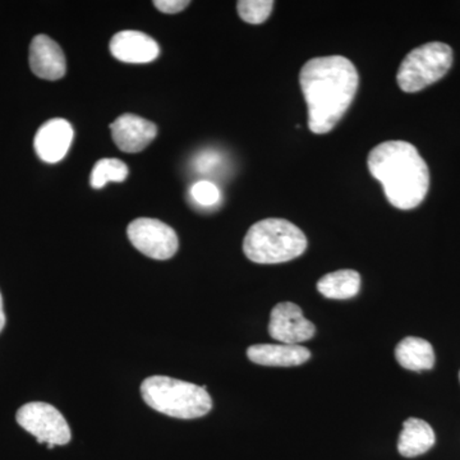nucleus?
<instances>
[{"instance_id": "obj_1", "label": "nucleus", "mask_w": 460, "mask_h": 460, "mask_svg": "<svg viewBox=\"0 0 460 460\" xmlns=\"http://www.w3.org/2000/svg\"><path fill=\"white\" fill-rule=\"evenodd\" d=\"M299 84L308 108V127L317 135H325L352 104L359 77L348 58L319 57L302 66Z\"/></svg>"}, {"instance_id": "obj_2", "label": "nucleus", "mask_w": 460, "mask_h": 460, "mask_svg": "<svg viewBox=\"0 0 460 460\" xmlns=\"http://www.w3.org/2000/svg\"><path fill=\"white\" fill-rule=\"evenodd\" d=\"M367 165L383 184L387 201L396 208H416L428 195L429 166L410 142H383L372 148Z\"/></svg>"}, {"instance_id": "obj_3", "label": "nucleus", "mask_w": 460, "mask_h": 460, "mask_svg": "<svg viewBox=\"0 0 460 460\" xmlns=\"http://www.w3.org/2000/svg\"><path fill=\"white\" fill-rule=\"evenodd\" d=\"M141 394L148 407L174 419H199L213 408L205 387L172 377H147L142 383Z\"/></svg>"}, {"instance_id": "obj_4", "label": "nucleus", "mask_w": 460, "mask_h": 460, "mask_svg": "<svg viewBox=\"0 0 460 460\" xmlns=\"http://www.w3.org/2000/svg\"><path fill=\"white\" fill-rule=\"evenodd\" d=\"M307 248V238L286 219H263L253 224L243 241L244 255L256 263H281L295 260Z\"/></svg>"}, {"instance_id": "obj_5", "label": "nucleus", "mask_w": 460, "mask_h": 460, "mask_svg": "<svg viewBox=\"0 0 460 460\" xmlns=\"http://www.w3.org/2000/svg\"><path fill=\"white\" fill-rule=\"evenodd\" d=\"M453 65V50L444 42H429L408 54L399 66V87L404 93H417L438 83Z\"/></svg>"}, {"instance_id": "obj_6", "label": "nucleus", "mask_w": 460, "mask_h": 460, "mask_svg": "<svg viewBox=\"0 0 460 460\" xmlns=\"http://www.w3.org/2000/svg\"><path fill=\"white\" fill-rule=\"evenodd\" d=\"M18 425L49 449L56 445H66L71 441L72 434L68 423L57 408L47 402H27L17 411Z\"/></svg>"}, {"instance_id": "obj_7", "label": "nucleus", "mask_w": 460, "mask_h": 460, "mask_svg": "<svg viewBox=\"0 0 460 460\" xmlns=\"http://www.w3.org/2000/svg\"><path fill=\"white\" fill-rule=\"evenodd\" d=\"M129 241L145 256L169 260L178 251V237L165 223L150 217L133 220L127 229Z\"/></svg>"}, {"instance_id": "obj_8", "label": "nucleus", "mask_w": 460, "mask_h": 460, "mask_svg": "<svg viewBox=\"0 0 460 460\" xmlns=\"http://www.w3.org/2000/svg\"><path fill=\"white\" fill-rule=\"evenodd\" d=\"M270 337L283 344H299L310 341L316 328L305 319L301 307L292 302H281L271 311L269 323Z\"/></svg>"}, {"instance_id": "obj_9", "label": "nucleus", "mask_w": 460, "mask_h": 460, "mask_svg": "<svg viewBox=\"0 0 460 460\" xmlns=\"http://www.w3.org/2000/svg\"><path fill=\"white\" fill-rule=\"evenodd\" d=\"M72 141H74V128L71 123L63 118H54L42 124L36 132L33 146L42 162L56 164L65 159Z\"/></svg>"}, {"instance_id": "obj_10", "label": "nucleus", "mask_w": 460, "mask_h": 460, "mask_svg": "<svg viewBox=\"0 0 460 460\" xmlns=\"http://www.w3.org/2000/svg\"><path fill=\"white\" fill-rule=\"evenodd\" d=\"M115 145L124 153L135 154L145 150L156 137L155 124L135 114H123L111 124Z\"/></svg>"}, {"instance_id": "obj_11", "label": "nucleus", "mask_w": 460, "mask_h": 460, "mask_svg": "<svg viewBox=\"0 0 460 460\" xmlns=\"http://www.w3.org/2000/svg\"><path fill=\"white\" fill-rule=\"evenodd\" d=\"M30 66L42 80L57 81L65 77L66 62L62 48L47 35H38L30 45Z\"/></svg>"}, {"instance_id": "obj_12", "label": "nucleus", "mask_w": 460, "mask_h": 460, "mask_svg": "<svg viewBox=\"0 0 460 460\" xmlns=\"http://www.w3.org/2000/svg\"><path fill=\"white\" fill-rule=\"evenodd\" d=\"M111 53L120 62L145 65L159 57L160 47L146 33L126 30L115 33L111 39Z\"/></svg>"}, {"instance_id": "obj_13", "label": "nucleus", "mask_w": 460, "mask_h": 460, "mask_svg": "<svg viewBox=\"0 0 460 460\" xmlns=\"http://www.w3.org/2000/svg\"><path fill=\"white\" fill-rule=\"evenodd\" d=\"M247 356L256 365L292 367L307 362L311 352L299 344H256L248 348Z\"/></svg>"}, {"instance_id": "obj_14", "label": "nucleus", "mask_w": 460, "mask_h": 460, "mask_svg": "<svg viewBox=\"0 0 460 460\" xmlns=\"http://www.w3.org/2000/svg\"><path fill=\"white\" fill-rule=\"evenodd\" d=\"M435 432L428 422L420 419H408L402 423L398 450L405 458H414L428 453L435 445Z\"/></svg>"}, {"instance_id": "obj_15", "label": "nucleus", "mask_w": 460, "mask_h": 460, "mask_svg": "<svg viewBox=\"0 0 460 460\" xmlns=\"http://www.w3.org/2000/svg\"><path fill=\"white\" fill-rule=\"evenodd\" d=\"M396 361L411 371L431 370L435 365L432 345L422 338L408 337L396 345Z\"/></svg>"}, {"instance_id": "obj_16", "label": "nucleus", "mask_w": 460, "mask_h": 460, "mask_svg": "<svg viewBox=\"0 0 460 460\" xmlns=\"http://www.w3.org/2000/svg\"><path fill=\"white\" fill-rule=\"evenodd\" d=\"M317 289L330 299H349L358 295L361 289V277L354 270L330 272L321 278Z\"/></svg>"}, {"instance_id": "obj_17", "label": "nucleus", "mask_w": 460, "mask_h": 460, "mask_svg": "<svg viewBox=\"0 0 460 460\" xmlns=\"http://www.w3.org/2000/svg\"><path fill=\"white\" fill-rule=\"evenodd\" d=\"M128 166L119 159H102L93 166L90 184L93 189L100 190L108 181H124L128 177Z\"/></svg>"}, {"instance_id": "obj_18", "label": "nucleus", "mask_w": 460, "mask_h": 460, "mask_svg": "<svg viewBox=\"0 0 460 460\" xmlns=\"http://www.w3.org/2000/svg\"><path fill=\"white\" fill-rule=\"evenodd\" d=\"M275 3L272 0H241L237 3L239 17L251 25H261L270 17Z\"/></svg>"}, {"instance_id": "obj_19", "label": "nucleus", "mask_w": 460, "mask_h": 460, "mask_svg": "<svg viewBox=\"0 0 460 460\" xmlns=\"http://www.w3.org/2000/svg\"><path fill=\"white\" fill-rule=\"evenodd\" d=\"M190 195L195 202L201 206H214L220 199V192L213 181H199L193 184Z\"/></svg>"}, {"instance_id": "obj_20", "label": "nucleus", "mask_w": 460, "mask_h": 460, "mask_svg": "<svg viewBox=\"0 0 460 460\" xmlns=\"http://www.w3.org/2000/svg\"><path fill=\"white\" fill-rule=\"evenodd\" d=\"M219 154L215 151H202L195 159V169L199 172H210L219 164Z\"/></svg>"}, {"instance_id": "obj_21", "label": "nucleus", "mask_w": 460, "mask_h": 460, "mask_svg": "<svg viewBox=\"0 0 460 460\" xmlns=\"http://www.w3.org/2000/svg\"><path fill=\"white\" fill-rule=\"evenodd\" d=\"M154 5L165 14L180 13L190 5L189 0H155Z\"/></svg>"}, {"instance_id": "obj_22", "label": "nucleus", "mask_w": 460, "mask_h": 460, "mask_svg": "<svg viewBox=\"0 0 460 460\" xmlns=\"http://www.w3.org/2000/svg\"><path fill=\"white\" fill-rule=\"evenodd\" d=\"M5 325V314L4 310H3V298L2 295H0V332H2L3 328Z\"/></svg>"}, {"instance_id": "obj_23", "label": "nucleus", "mask_w": 460, "mask_h": 460, "mask_svg": "<svg viewBox=\"0 0 460 460\" xmlns=\"http://www.w3.org/2000/svg\"><path fill=\"white\" fill-rule=\"evenodd\" d=\"M459 378H460V374H459Z\"/></svg>"}]
</instances>
